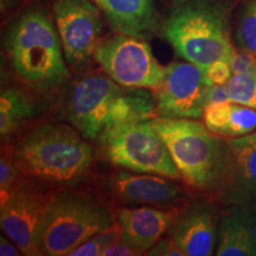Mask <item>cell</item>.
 <instances>
[{"label":"cell","mask_w":256,"mask_h":256,"mask_svg":"<svg viewBox=\"0 0 256 256\" xmlns=\"http://www.w3.org/2000/svg\"><path fill=\"white\" fill-rule=\"evenodd\" d=\"M70 122L87 140H96L116 124L156 118V96L144 88H128L110 76H89L76 83L68 104Z\"/></svg>","instance_id":"cell-1"},{"label":"cell","mask_w":256,"mask_h":256,"mask_svg":"<svg viewBox=\"0 0 256 256\" xmlns=\"http://www.w3.org/2000/svg\"><path fill=\"white\" fill-rule=\"evenodd\" d=\"M78 130L62 124H44L18 144L14 159L19 174L50 184H72L87 174L94 150Z\"/></svg>","instance_id":"cell-2"},{"label":"cell","mask_w":256,"mask_h":256,"mask_svg":"<svg viewBox=\"0 0 256 256\" xmlns=\"http://www.w3.org/2000/svg\"><path fill=\"white\" fill-rule=\"evenodd\" d=\"M6 51L14 72L32 87L52 89L68 78L58 31L43 10H30L16 20Z\"/></svg>","instance_id":"cell-3"},{"label":"cell","mask_w":256,"mask_h":256,"mask_svg":"<svg viewBox=\"0 0 256 256\" xmlns=\"http://www.w3.org/2000/svg\"><path fill=\"white\" fill-rule=\"evenodd\" d=\"M151 126L164 140L179 174L192 188L210 191L222 182L226 145L194 119L154 118Z\"/></svg>","instance_id":"cell-4"},{"label":"cell","mask_w":256,"mask_h":256,"mask_svg":"<svg viewBox=\"0 0 256 256\" xmlns=\"http://www.w3.org/2000/svg\"><path fill=\"white\" fill-rule=\"evenodd\" d=\"M162 36L179 56L202 69L216 60L230 62L235 52L223 11L206 2L176 8L166 19Z\"/></svg>","instance_id":"cell-5"},{"label":"cell","mask_w":256,"mask_h":256,"mask_svg":"<svg viewBox=\"0 0 256 256\" xmlns=\"http://www.w3.org/2000/svg\"><path fill=\"white\" fill-rule=\"evenodd\" d=\"M112 224L110 212L98 202L75 194H54L38 230L40 255L70 256Z\"/></svg>","instance_id":"cell-6"},{"label":"cell","mask_w":256,"mask_h":256,"mask_svg":"<svg viewBox=\"0 0 256 256\" xmlns=\"http://www.w3.org/2000/svg\"><path fill=\"white\" fill-rule=\"evenodd\" d=\"M112 164L140 174L177 179L182 177L164 140L150 121H136L108 128L98 138Z\"/></svg>","instance_id":"cell-7"},{"label":"cell","mask_w":256,"mask_h":256,"mask_svg":"<svg viewBox=\"0 0 256 256\" xmlns=\"http://www.w3.org/2000/svg\"><path fill=\"white\" fill-rule=\"evenodd\" d=\"M94 58L113 81L128 88L156 89L166 74L142 38L122 34L101 42Z\"/></svg>","instance_id":"cell-8"},{"label":"cell","mask_w":256,"mask_h":256,"mask_svg":"<svg viewBox=\"0 0 256 256\" xmlns=\"http://www.w3.org/2000/svg\"><path fill=\"white\" fill-rule=\"evenodd\" d=\"M52 8L66 58L74 66H84L100 44V8L92 0H55Z\"/></svg>","instance_id":"cell-9"},{"label":"cell","mask_w":256,"mask_h":256,"mask_svg":"<svg viewBox=\"0 0 256 256\" xmlns=\"http://www.w3.org/2000/svg\"><path fill=\"white\" fill-rule=\"evenodd\" d=\"M209 87L200 66L188 60L168 64L162 84L156 89L158 115L168 119L203 118Z\"/></svg>","instance_id":"cell-10"},{"label":"cell","mask_w":256,"mask_h":256,"mask_svg":"<svg viewBox=\"0 0 256 256\" xmlns=\"http://www.w3.org/2000/svg\"><path fill=\"white\" fill-rule=\"evenodd\" d=\"M54 194L34 184L14 185L0 206V226L2 232L14 241L22 254L40 255L38 230Z\"/></svg>","instance_id":"cell-11"},{"label":"cell","mask_w":256,"mask_h":256,"mask_svg":"<svg viewBox=\"0 0 256 256\" xmlns=\"http://www.w3.org/2000/svg\"><path fill=\"white\" fill-rule=\"evenodd\" d=\"M226 162L220 185L232 206L256 209V130L226 142Z\"/></svg>","instance_id":"cell-12"},{"label":"cell","mask_w":256,"mask_h":256,"mask_svg":"<svg viewBox=\"0 0 256 256\" xmlns=\"http://www.w3.org/2000/svg\"><path fill=\"white\" fill-rule=\"evenodd\" d=\"M115 200L128 206L170 208L186 197V191L174 178L140 172H116L110 180Z\"/></svg>","instance_id":"cell-13"},{"label":"cell","mask_w":256,"mask_h":256,"mask_svg":"<svg viewBox=\"0 0 256 256\" xmlns=\"http://www.w3.org/2000/svg\"><path fill=\"white\" fill-rule=\"evenodd\" d=\"M217 235L215 210L204 202L185 210L176 218L170 230V238L185 256L212 255Z\"/></svg>","instance_id":"cell-14"},{"label":"cell","mask_w":256,"mask_h":256,"mask_svg":"<svg viewBox=\"0 0 256 256\" xmlns=\"http://www.w3.org/2000/svg\"><path fill=\"white\" fill-rule=\"evenodd\" d=\"M174 212L154 206H128L118 211L121 238L146 254L176 222Z\"/></svg>","instance_id":"cell-15"},{"label":"cell","mask_w":256,"mask_h":256,"mask_svg":"<svg viewBox=\"0 0 256 256\" xmlns=\"http://www.w3.org/2000/svg\"><path fill=\"white\" fill-rule=\"evenodd\" d=\"M120 34L146 38L156 26L152 0H92Z\"/></svg>","instance_id":"cell-16"},{"label":"cell","mask_w":256,"mask_h":256,"mask_svg":"<svg viewBox=\"0 0 256 256\" xmlns=\"http://www.w3.org/2000/svg\"><path fill=\"white\" fill-rule=\"evenodd\" d=\"M252 209L234 206L222 217L217 235V256H256L252 229Z\"/></svg>","instance_id":"cell-17"},{"label":"cell","mask_w":256,"mask_h":256,"mask_svg":"<svg viewBox=\"0 0 256 256\" xmlns=\"http://www.w3.org/2000/svg\"><path fill=\"white\" fill-rule=\"evenodd\" d=\"M204 124L217 136L238 138L256 130V110L232 101L209 104L203 114Z\"/></svg>","instance_id":"cell-18"},{"label":"cell","mask_w":256,"mask_h":256,"mask_svg":"<svg viewBox=\"0 0 256 256\" xmlns=\"http://www.w3.org/2000/svg\"><path fill=\"white\" fill-rule=\"evenodd\" d=\"M36 107L26 94L16 88L4 89L0 95V136L6 139L31 118Z\"/></svg>","instance_id":"cell-19"},{"label":"cell","mask_w":256,"mask_h":256,"mask_svg":"<svg viewBox=\"0 0 256 256\" xmlns=\"http://www.w3.org/2000/svg\"><path fill=\"white\" fill-rule=\"evenodd\" d=\"M236 42L240 49L256 55V0H248L240 16Z\"/></svg>","instance_id":"cell-20"},{"label":"cell","mask_w":256,"mask_h":256,"mask_svg":"<svg viewBox=\"0 0 256 256\" xmlns=\"http://www.w3.org/2000/svg\"><path fill=\"white\" fill-rule=\"evenodd\" d=\"M226 89L230 101L256 110V74H232Z\"/></svg>","instance_id":"cell-21"},{"label":"cell","mask_w":256,"mask_h":256,"mask_svg":"<svg viewBox=\"0 0 256 256\" xmlns=\"http://www.w3.org/2000/svg\"><path fill=\"white\" fill-rule=\"evenodd\" d=\"M121 238V228L119 223L112 224L110 226L95 234L83 244L74 250L70 256H104L108 246Z\"/></svg>","instance_id":"cell-22"},{"label":"cell","mask_w":256,"mask_h":256,"mask_svg":"<svg viewBox=\"0 0 256 256\" xmlns=\"http://www.w3.org/2000/svg\"><path fill=\"white\" fill-rule=\"evenodd\" d=\"M19 174L17 165L14 159V153L10 156L8 152H2L0 159V194H2V203L8 197L10 192L16 185V179Z\"/></svg>","instance_id":"cell-23"},{"label":"cell","mask_w":256,"mask_h":256,"mask_svg":"<svg viewBox=\"0 0 256 256\" xmlns=\"http://www.w3.org/2000/svg\"><path fill=\"white\" fill-rule=\"evenodd\" d=\"M209 86L226 84L232 76V69L228 60H216L203 69Z\"/></svg>","instance_id":"cell-24"},{"label":"cell","mask_w":256,"mask_h":256,"mask_svg":"<svg viewBox=\"0 0 256 256\" xmlns=\"http://www.w3.org/2000/svg\"><path fill=\"white\" fill-rule=\"evenodd\" d=\"M232 74H256V55L246 50L234 52L230 60Z\"/></svg>","instance_id":"cell-25"},{"label":"cell","mask_w":256,"mask_h":256,"mask_svg":"<svg viewBox=\"0 0 256 256\" xmlns=\"http://www.w3.org/2000/svg\"><path fill=\"white\" fill-rule=\"evenodd\" d=\"M146 254L150 256H185L171 238H160Z\"/></svg>","instance_id":"cell-26"},{"label":"cell","mask_w":256,"mask_h":256,"mask_svg":"<svg viewBox=\"0 0 256 256\" xmlns=\"http://www.w3.org/2000/svg\"><path fill=\"white\" fill-rule=\"evenodd\" d=\"M142 255L139 250L133 248L132 246L128 244L122 238L116 240V241L108 246L104 252V256H136Z\"/></svg>","instance_id":"cell-27"},{"label":"cell","mask_w":256,"mask_h":256,"mask_svg":"<svg viewBox=\"0 0 256 256\" xmlns=\"http://www.w3.org/2000/svg\"><path fill=\"white\" fill-rule=\"evenodd\" d=\"M226 101H230L226 84L210 86L209 90H208V106L214 104H220V102Z\"/></svg>","instance_id":"cell-28"},{"label":"cell","mask_w":256,"mask_h":256,"mask_svg":"<svg viewBox=\"0 0 256 256\" xmlns=\"http://www.w3.org/2000/svg\"><path fill=\"white\" fill-rule=\"evenodd\" d=\"M20 249L14 241H11L8 236L0 238V255L2 256H18L20 255Z\"/></svg>","instance_id":"cell-29"},{"label":"cell","mask_w":256,"mask_h":256,"mask_svg":"<svg viewBox=\"0 0 256 256\" xmlns=\"http://www.w3.org/2000/svg\"><path fill=\"white\" fill-rule=\"evenodd\" d=\"M23 0H0V6H2V12L5 14V12L10 11V10L16 8L19 4H22Z\"/></svg>","instance_id":"cell-30"},{"label":"cell","mask_w":256,"mask_h":256,"mask_svg":"<svg viewBox=\"0 0 256 256\" xmlns=\"http://www.w3.org/2000/svg\"><path fill=\"white\" fill-rule=\"evenodd\" d=\"M252 235H254V241L256 246V211H254V209H252Z\"/></svg>","instance_id":"cell-31"}]
</instances>
